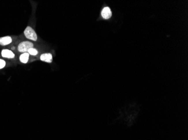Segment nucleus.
Listing matches in <instances>:
<instances>
[{"label": "nucleus", "instance_id": "5", "mask_svg": "<svg viewBox=\"0 0 188 140\" xmlns=\"http://www.w3.org/2000/svg\"><path fill=\"white\" fill-rule=\"evenodd\" d=\"M101 16L105 19H108L112 16V11L109 7H104L101 11Z\"/></svg>", "mask_w": 188, "mask_h": 140}, {"label": "nucleus", "instance_id": "3", "mask_svg": "<svg viewBox=\"0 0 188 140\" xmlns=\"http://www.w3.org/2000/svg\"><path fill=\"white\" fill-rule=\"evenodd\" d=\"M1 55L3 57L6 59H14L15 57L14 53L9 49H3L1 52Z\"/></svg>", "mask_w": 188, "mask_h": 140}, {"label": "nucleus", "instance_id": "4", "mask_svg": "<svg viewBox=\"0 0 188 140\" xmlns=\"http://www.w3.org/2000/svg\"><path fill=\"white\" fill-rule=\"evenodd\" d=\"M12 42V38L9 36H6L0 38V45L1 46H7L10 44Z\"/></svg>", "mask_w": 188, "mask_h": 140}, {"label": "nucleus", "instance_id": "9", "mask_svg": "<svg viewBox=\"0 0 188 140\" xmlns=\"http://www.w3.org/2000/svg\"><path fill=\"white\" fill-rule=\"evenodd\" d=\"M5 66H6V62L3 59H0V70L4 68Z\"/></svg>", "mask_w": 188, "mask_h": 140}, {"label": "nucleus", "instance_id": "2", "mask_svg": "<svg viewBox=\"0 0 188 140\" xmlns=\"http://www.w3.org/2000/svg\"><path fill=\"white\" fill-rule=\"evenodd\" d=\"M31 48H33V44L32 42L29 41H24L19 44L18 49L20 52L26 53Z\"/></svg>", "mask_w": 188, "mask_h": 140}, {"label": "nucleus", "instance_id": "6", "mask_svg": "<svg viewBox=\"0 0 188 140\" xmlns=\"http://www.w3.org/2000/svg\"><path fill=\"white\" fill-rule=\"evenodd\" d=\"M40 59L43 62H45L47 63H51L52 61V56L51 53H44L41 56Z\"/></svg>", "mask_w": 188, "mask_h": 140}, {"label": "nucleus", "instance_id": "7", "mask_svg": "<svg viewBox=\"0 0 188 140\" xmlns=\"http://www.w3.org/2000/svg\"><path fill=\"white\" fill-rule=\"evenodd\" d=\"M29 58V55L28 53L26 52V53H23L20 55L19 59L22 63H27L28 62Z\"/></svg>", "mask_w": 188, "mask_h": 140}, {"label": "nucleus", "instance_id": "8", "mask_svg": "<svg viewBox=\"0 0 188 140\" xmlns=\"http://www.w3.org/2000/svg\"><path fill=\"white\" fill-rule=\"evenodd\" d=\"M28 53H29V55H31L32 56H35L38 54V50L34 48H31L28 50Z\"/></svg>", "mask_w": 188, "mask_h": 140}, {"label": "nucleus", "instance_id": "1", "mask_svg": "<svg viewBox=\"0 0 188 140\" xmlns=\"http://www.w3.org/2000/svg\"><path fill=\"white\" fill-rule=\"evenodd\" d=\"M24 34L25 37L28 39L33 41L37 40V35L31 26H27L25 28L24 32Z\"/></svg>", "mask_w": 188, "mask_h": 140}]
</instances>
